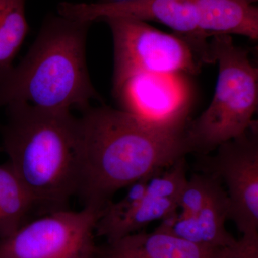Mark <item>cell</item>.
I'll list each match as a JSON object with an SVG mask.
<instances>
[{"label": "cell", "instance_id": "10", "mask_svg": "<svg viewBox=\"0 0 258 258\" xmlns=\"http://www.w3.org/2000/svg\"><path fill=\"white\" fill-rule=\"evenodd\" d=\"M238 244L210 248L162 231H139L98 247L96 258H235Z\"/></svg>", "mask_w": 258, "mask_h": 258}, {"label": "cell", "instance_id": "17", "mask_svg": "<svg viewBox=\"0 0 258 258\" xmlns=\"http://www.w3.org/2000/svg\"><path fill=\"white\" fill-rule=\"evenodd\" d=\"M235 258H258V239L242 237Z\"/></svg>", "mask_w": 258, "mask_h": 258}, {"label": "cell", "instance_id": "19", "mask_svg": "<svg viewBox=\"0 0 258 258\" xmlns=\"http://www.w3.org/2000/svg\"><path fill=\"white\" fill-rule=\"evenodd\" d=\"M113 1H119V0H103L102 2H113Z\"/></svg>", "mask_w": 258, "mask_h": 258}, {"label": "cell", "instance_id": "14", "mask_svg": "<svg viewBox=\"0 0 258 258\" xmlns=\"http://www.w3.org/2000/svg\"><path fill=\"white\" fill-rule=\"evenodd\" d=\"M26 0H0V71L13 61L28 33Z\"/></svg>", "mask_w": 258, "mask_h": 258}, {"label": "cell", "instance_id": "1", "mask_svg": "<svg viewBox=\"0 0 258 258\" xmlns=\"http://www.w3.org/2000/svg\"><path fill=\"white\" fill-rule=\"evenodd\" d=\"M78 118L77 192L83 207L103 210L113 195L184 158L186 129L158 126L110 107H88Z\"/></svg>", "mask_w": 258, "mask_h": 258}, {"label": "cell", "instance_id": "3", "mask_svg": "<svg viewBox=\"0 0 258 258\" xmlns=\"http://www.w3.org/2000/svg\"><path fill=\"white\" fill-rule=\"evenodd\" d=\"M91 23L55 17L45 22L26 56L0 71V108L28 104L46 111H83L100 100L86 60Z\"/></svg>", "mask_w": 258, "mask_h": 258}, {"label": "cell", "instance_id": "2", "mask_svg": "<svg viewBox=\"0 0 258 258\" xmlns=\"http://www.w3.org/2000/svg\"><path fill=\"white\" fill-rule=\"evenodd\" d=\"M5 108L8 119L0 126L3 149L34 205L47 213L67 209L79 182L78 118L71 112L28 104Z\"/></svg>", "mask_w": 258, "mask_h": 258}, {"label": "cell", "instance_id": "7", "mask_svg": "<svg viewBox=\"0 0 258 258\" xmlns=\"http://www.w3.org/2000/svg\"><path fill=\"white\" fill-rule=\"evenodd\" d=\"M206 159L207 172L221 181L230 202V219L242 237L258 239V126L222 144Z\"/></svg>", "mask_w": 258, "mask_h": 258}, {"label": "cell", "instance_id": "16", "mask_svg": "<svg viewBox=\"0 0 258 258\" xmlns=\"http://www.w3.org/2000/svg\"><path fill=\"white\" fill-rule=\"evenodd\" d=\"M224 187L220 180L210 173L194 174L186 180L178 200V210L184 215H193Z\"/></svg>", "mask_w": 258, "mask_h": 258}, {"label": "cell", "instance_id": "12", "mask_svg": "<svg viewBox=\"0 0 258 258\" xmlns=\"http://www.w3.org/2000/svg\"><path fill=\"white\" fill-rule=\"evenodd\" d=\"M199 27L207 39L241 35L258 40V8L247 0H195Z\"/></svg>", "mask_w": 258, "mask_h": 258}, {"label": "cell", "instance_id": "4", "mask_svg": "<svg viewBox=\"0 0 258 258\" xmlns=\"http://www.w3.org/2000/svg\"><path fill=\"white\" fill-rule=\"evenodd\" d=\"M210 41L214 63L219 64L215 94L208 108L186 129L191 152L206 155L226 142L244 135L257 121L258 69L249 52L232 36L217 35Z\"/></svg>", "mask_w": 258, "mask_h": 258}, {"label": "cell", "instance_id": "13", "mask_svg": "<svg viewBox=\"0 0 258 258\" xmlns=\"http://www.w3.org/2000/svg\"><path fill=\"white\" fill-rule=\"evenodd\" d=\"M33 207L30 194L10 163L0 165V239L13 235L26 223Z\"/></svg>", "mask_w": 258, "mask_h": 258}, {"label": "cell", "instance_id": "6", "mask_svg": "<svg viewBox=\"0 0 258 258\" xmlns=\"http://www.w3.org/2000/svg\"><path fill=\"white\" fill-rule=\"evenodd\" d=\"M102 210L63 209L25 223L0 239V258H96V226Z\"/></svg>", "mask_w": 258, "mask_h": 258}, {"label": "cell", "instance_id": "11", "mask_svg": "<svg viewBox=\"0 0 258 258\" xmlns=\"http://www.w3.org/2000/svg\"><path fill=\"white\" fill-rule=\"evenodd\" d=\"M228 219L230 202L223 187L197 213L184 215L177 211L162 220L156 230L203 247L231 248L238 240L226 229Z\"/></svg>", "mask_w": 258, "mask_h": 258}, {"label": "cell", "instance_id": "15", "mask_svg": "<svg viewBox=\"0 0 258 258\" xmlns=\"http://www.w3.org/2000/svg\"><path fill=\"white\" fill-rule=\"evenodd\" d=\"M178 200L147 192L115 230L111 242L139 232L151 222L165 220L178 211Z\"/></svg>", "mask_w": 258, "mask_h": 258}, {"label": "cell", "instance_id": "18", "mask_svg": "<svg viewBox=\"0 0 258 258\" xmlns=\"http://www.w3.org/2000/svg\"><path fill=\"white\" fill-rule=\"evenodd\" d=\"M247 1H248L249 2V3H253V4H254V3H255L257 1V0H247Z\"/></svg>", "mask_w": 258, "mask_h": 258}, {"label": "cell", "instance_id": "9", "mask_svg": "<svg viewBox=\"0 0 258 258\" xmlns=\"http://www.w3.org/2000/svg\"><path fill=\"white\" fill-rule=\"evenodd\" d=\"M120 110L151 124L186 129L191 88L186 75L143 74L113 86Z\"/></svg>", "mask_w": 258, "mask_h": 258}, {"label": "cell", "instance_id": "8", "mask_svg": "<svg viewBox=\"0 0 258 258\" xmlns=\"http://www.w3.org/2000/svg\"><path fill=\"white\" fill-rule=\"evenodd\" d=\"M59 13L64 18L91 23L111 18L161 23L186 39L205 64L214 63L210 41L199 27L195 0H119L91 4L63 3L59 5Z\"/></svg>", "mask_w": 258, "mask_h": 258}, {"label": "cell", "instance_id": "5", "mask_svg": "<svg viewBox=\"0 0 258 258\" xmlns=\"http://www.w3.org/2000/svg\"><path fill=\"white\" fill-rule=\"evenodd\" d=\"M113 35V86L143 74H198L205 62L186 39L134 19H105Z\"/></svg>", "mask_w": 258, "mask_h": 258}]
</instances>
